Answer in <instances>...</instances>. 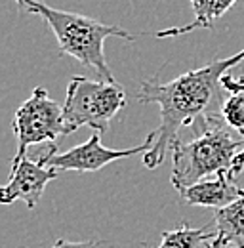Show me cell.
I'll return each instance as SVG.
<instances>
[{
    "mask_svg": "<svg viewBox=\"0 0 244 248\" xmlns=\"http://www.w3.org/2000/svg\"><path fill=\"white\" fill-rule=\"evenodd\" d=\"M244 60V50L235 56L214 60L212 63L183 73L174 80L160 82L158 75L141 82L139 103H156L160 107V124L152 130V147L143 155L145 168H158L172 149L183 126H193L204 119L221 115L227 92L221 78Z\"/></svg>",
    "mask_w": 244,
    "mask_h": 248,
    "instance_id": "cell-1",
    "label": "cell"
},
{
    "mask_svg": "<svg viewBox=\"0 0 244 248\" xmlns=\"http://www.w3.org/2000/svg\"><path fill=\"white\" fill-rule=\"evenodd\" d=\"M191 130L193 138L189 141L178 138L172 145L170 182L180 193L219 172H231L244 147V140L233 136L221 115L195 123Z\"/></svg>",
    "mask_w": 244,
    "mask_h": 248,
    "instance_id": "cell-2",
    "label": "cell"
},
{
    "mask_svg": "<svg viewBox=\"0 0 244 248\" xmlns=\"http://www.w3.org/2000/svg\"><path fill=\"white\" fill-rule=\"evenodd\" d=\"M15 4L21 12L40 16L48 23L58 38L60 56H71L82 65L92 67L103 82H117L103 52L105 40L115 36L132 42L136 38L134 34L124 31L121 25H105L93 17L58 10L40 0H15Z\"/></svg>",
    "mask_w": 244,
    "mask_h": 248,
    "instance_id": "cell-3",
    "label": "cell"
},
{
    "mask_svg": "<svg viewBox=\"0 0 244 248\" xmlns=\"http://www.w3.org/2000/svg\"><path fill=\"white\" fill-rule=\"evenodd\" d=\"M126 107V93L119 82L92 80L86 77H73L67 86L63 103L65 136L82 126L93 132H107L111 119Z\"/></svg>",
    "mask_w": 244,
    "mask_h": 248,
    "instance_id": "cell-4",
    "label": "cell"
},
{
    "mask_svg": "<svg viewBox=\"0 0 244 248\" xmlns=\"http://www.w3.org/2000/svg\"><path fill=\"white\" fill-rule=\"evenodd\" d=\"M14 132L17 136V149L12 158V170L27 158L30 145L54 143L58 138L65 136L63 128V107L44 88H34L30 97L14 115Z\"/></svg>",
    "mask_w": 244,
    "mask_h": 248,
    "instance_id": "cell-5",
    "label": "cell"
},
{
    "mask_svg": "<svg viewBox=\"0 0 244 248\" xmlns=\"http://www.w3.org/2000/svg\"><path fill=\"white\" fill-rule=\"evenodd\" d=\"M99 132H93L88 141L65 151V153H58V147L56 143H52L48 147L46 153L38 156V162L42 166H48V168H54V170H73V172H95L115 160H121V158H128V156L139 155V153H147L152 147V132L145 138V141L137 147H130V149H109V147H103L101 145V140H99Z\"/></svg>",
    "mask_w": 244,
    "mask_h": 248,
    "instance_id": "cell-6",
    "label": "cell"
},
{
    "mask_svg": "<svg viewBox=\"0 0 244 248\" xmlns=\"http://www.w3.org/2000/svg\"><path fill=\"white\" fill-rule=\"evenodd\" d=\"M58 176V170L42 166L38 160L23 158L17 168L10 172V182L0 189V201L4 204L23 201L29 210H34L44 195L46 186Z\"/></svg>",
    "mask_w": 244,
    "mask_h": 248,
    "instance_id": "cell-7",
    "label": "cell"
},
{
    "mask_svg": "<svg viewBox=\"0 0 244 248\" xmlns=\"http://www.w3.org/2000/svg\"><path fill=\"white\" fill-rule=\"evenodd\" d=\"M182 199L191 206H204L223 210L244 195V189L235 184L231 172H219L217 176L198 182L197 186L183 189Z\"/></svg>",
    "mask_w": 244,
    "mask_h": 248,
    "instance_id": "cell-8",
    "label": "cell"
},
{
    "mask_svg": "<svg viewBox=\"0 0 244 248\" xmlns=\"http://www.w3.org/2000/svg\"><path fill=\"white\" fill-rule=\"evenodd\" d=\"M237 0H191L195 19L187 23L185 27H170L162 31L154 32L156 38H172V36H182L187 32H193L197 29H212L214 23L235 6Z\"/></svg>",
    "mask_w": 244,
    "mask_h": 248,
    "instance_id": "cell-9",
    "label": "cell"
},
{
    "mask_svg": "<svg viewBox=\"0 0 244 248\" xmlns=\"http://www.w3.org/2000/svg\"><path fill=\"white\" fill-rule=\"evenodd\" d=\"M217 239L229 248H244V195L223 210L214 212Z\"/></svg>",
    "mask_w": 244,
    "mask_h": 248,
    "instance_id": "cell-10",
    "label": "cell"
},
{
    "mask_svg": "<svg viewBox=\"0 0 244 248\" xmlns=\"http://www.w3.org/2000/svg\"><path fill=\"white\" fill-rule=\"evenodd\" d=\"M212 223L202 227H191L189 223H180L176 229L164 231L160 237V245L156 248H198L208 241L215 239V231H210Z\"/></svg>",
    "mask_w": 244,
    "mask_h": 248,
    "instance_id": "cell-11",
    "label": "cell"
},
{
    "mask_svg": "<svg viewBox=\"0 0 244 248\" xmlns=\"http://www.w3.org/2000/svg\"><path fill=\"white\" fill-rule=\"evenodd\" d=\"M221 117L227 126L244 140V92L227 93V99L221 107Z\"/></svg>",
    "mask_w": 244,
    "mask_h": 248,
    "instance_id": "cell-12",
    "label": "cell"
},
{
    "mask_svg": "<svg viewBox=\"0 0 244 248\" xmlns=\"http://www.w3.org/2000/svg\"><path fill=\"white\" fill-rule=\"evenodd\" d=\"M50 248H103V243H99V241H82V243H76V241L60 239V241H56Z\"/></svg>",
    "mask_w": 244,
    "mask_h": 248,
    "instance_id": "cell-13",
    "label": "cell"
},
{
    "mask_svg": "<svg viewBox=\"0 0 244 248\" xmlns=\"http://www.w3.org/2000/svg\"><path fill=\"white\" fill-rule=\"evenodd\" d=\"M243 170H244V147H243V151L237 155V158H235V164H233V170H231L233 178H235V176H239Z\"/></svg>",
    "mask_w": 244,
    "mask_h": 248,
    "instance_id": "cell-14",
    "label": "cell"
},
{
    "mask_svg": "<svg viewBox=\"0 0 244 248\" xmlns=\"http://www.w3.org/2000/svg\"><path fill=\"white\" fill-rule=\"evenodd\" d=\"M204 248H229L221 239H217V235H215V239H212V241H208L206 245H204Z\"/></svg>",
    "mask_w": 244,
    "mask_h": 248,
    "instance_id": "cell-15",
    "label": "cell"
}]
</instances>
